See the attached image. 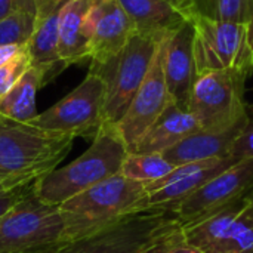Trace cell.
<instances>
[{
	"instance_id": "cell-1",
	"label": "cell",
	"mask_w": 253,
	"mask_h": 253,
	"mask_svg": "<svg viewBox=\"0 0 253 253\" xmlns=\"http://www.w3.org/2000/svg\"><path fill=\"white\" fill-rule=\"evenodd\" d=\"M64 243L104 230L133 213L150 209L145 184L114 175L59 206Z\"/></svg>"
},
{
	"instance_id": "cell-2",
	"label": "cell",
	"mask_w": 253,
	"mask_h": 253,
	"mask_svg": "<svg viewBox=\"0 0 253 253\" xmlns=\"http://www.w3.org/2000/svg\"><path fill=\"white\" fill-rule=\"evenodd\" d=\"M129 154L117 127L102 125L90 147L74 162L56 168L34 182L39 197L50 205L61 206L74 196L93 185L119 175Z\"/></svg>"
},
{
	"instance_id": "cell-3",
	"label": "cell",
	"mask_w": 253,
	"mask_h": 253,
	"mask_svg": "<svg viewBox=\"0 0 253 253\" xmlns=\"http://www.w3.org/2000/svg\"><path fill=\"white\" fill-rule=\"evenodd\" d=\"M182 228L172 211L150 208L67 243L58 253H162L184 242Z\"/></svg>"
},
{
	"instance_id": "cell-4",
	"label": "cell",
	"mask_w": 253,
	"mask_h": 253,
	"mask_svg": "<svg viewBox=\"0 0 253 253\" xmlns=\"http://www.w3.org/2000/svg\"><path fill=\"white\" fill-rule=\"evenodd\" d=\"M74 138L0 116V170L39 179L71 151Z\"/></svg>"
},
{
	"instance_id": "cell-5",
	"label": "cell",
	"mask_w": 253,
	"mask_h": 253,
	"mask_svg": "<svg viewBox=\"0 0 253 253\" xmlns=\"http://www.w3.org/2000/svg\"><path fill=\"white\" fill-rule=\"evenodd\" d=\"M162 42L135 33L123 49L104 62H90L89 71L105 84L104 125L116 126L145 80Z\"/></svg>"
},
{
	"instance_id": "cell-6",
	"label": "cell",
	"mask_w": 253,
	"mask_h": 253,
	"mask_svg": "<svg viewBox=\"0 0 253 253\" xmlns=\"http://www.w3.org/2000/svg\"><path fill=\"white\" fill-rule=\"evenodd\" d=\"M62 236L64 219L59 206L42 200L33 184L30 191L0 219V253L49 249L64 243Z\"/></svg>"
},
{
	"instance_id": "cell-7",
	"label": "cell",
	"mask_w": 253,
	"mask_h": 253,
	"mask_svg": "<svg viewBox=\"0 0 253 253\" xmlns=\"http://www.w3.org/2000/svg\"><path fill=\"white\" fill-rule=\"evenodd\" d=\"M194 30L196 76L208 71L231 70L251 77L253 49L248 24L216 21L203 16L190 19Z\"/></svg>"
},
{
	"instance_id": "cell-8",
	"label": "cell",
	"mask_w": 253,
	"mask_h": 253,
	"mask_svg": "<svg viewBox=\"0 0 253 253\" xmlns=\"http://www.w3.org/2000/svg\"><path fill=\"white\" fill-rule=\"evenodd\" d=\"M242 73L224 70L196 76L188 111L205 130H225L249 119Z\"/></svg>"
},
{
	"instance_id": "cell-9",
	"label": "cell",
	"mask_w": 253,
	"mask_h": 253,
	"mask_svg": "<svg viewBox=\"0 0 253 253\" xmlns=\"http://www.w3.org/2000/svg\"><path fill=\"white\" fill-rule=\"evenodd\" d=\"M104 105L105 84L98 74L89 71L76 89L30 123L71 138L93 139L104 125Z\"/></svg>"
},
{
	"instance_id": "cell-10",
	"label": "cell",
	"mask_w": 253,
	"mask_h": 253,
	"mask_svg": "<svg viewBox=\"0 0 253 253\" xmlns=\"http://www.w3.org/2000/svg\"><path fill=\"white\" fill-rule=\"evenodd\" d=\"M252 188L253 159L242 160L178 203L172 212L182 225H188L246 199Z\"/></svg>"
},
{
	"instance_id": "cell-11",
	"label": "cell",
	"mask_w": 253,
	"mask_h": 253,
	"mask_svg": "<svg viewBox=\"0 0 253 253\" xmlns=\"http://www.w3.org/2000/svg\"><path fill=\"white\" fill-rule=\"evenodd\" d=\"M163 42L160 43L150 71L133 96L127 111L116 125L117 132L129 153L135 150L147 130L154 125L172 101L163 71Z\"/></svg>"
},
{
	"instance_id": "cell-12",
	"label": "cell",
	"mask_w": 253,
	"mask_h": 253,
	"mask_svg": "<svg viewBox=\"0 0 253 253\" xmlns=\"http://www.w3.org/2000/svg\"><path fill=\"white\" fill-rule=\"evenodd\" d=\"M234 163L236 162L228 156L175 166V169L165 178L145 185L148 193V206L153 209L172 211L178 203L190 197Z\"/></svg>"
},
{
	"instance_id": "cell-13",
	"label": "cell",
	"mask_w": 253,
	"mask_h": 253,
	"mask_svg": "<svg viewBox=\"0 0 253 253\" xmlns=\"http://www.w3.org/2000/svg\"><path fill=\"white\" fill-rule=\"evenodd\" d=\"M90 62H104L119 53L136 33L119 0H93L86 16Z\"/></svg>"
},
{
	"instance_id": "cell-14",
	"label": "cell",
	"mask_w": 253,
	"mask_h": 253,
	"mask_svg": "<svg viewBox=\"0 0 253 253\" xmlns=\"http://www.w3.org/2000/svg\"><path fill=\"white\" fill-rule=\"evenodd\" d=\"M194 30L187 21L163 42V71L172 102L188 110L191 89L196 80Z\"/></svg>"
},
{
	"instance_id": "cell-15",
	"label": "cell",
	"mask_w": 253,
	"mask_h": 253,
	"mask_svg": "<svg viewBox=\"0 0 253 253\" xmlns=\"http://www.w3.org/2000/svg\"><path fill=\"white\" fill-rule=\"evenodd\" d=\"M135 31L157 42L166 40L188 19L179 0H119Z\"/></svg>"
},
{
	"instance_id": "cell-16",
	"label": "cell",
	"mask_w": 253,
	"mask_h": 253,
	"mask_svg": "<svg viewBox=\"0 0 253 253\" xmlns=\"http://www.w3.org/2000/svg\"><path fill=\"white\" fill-rule=\"evenodd\" d=\"M249 119L246 122H242V123H239L230 129H225V130L200 129V130L191 133L190 136H187L185 139H182L173 148L165 151L163 156L173 166H181V165L194 163V162H203V160H209V159L228 157L236 138L240 135L243 127L248 125Z\"/></svg>"
},
{
	"instance_id": "cell-17",
	"label": "cell",
	"mask_w": 253,
	"mask_h": 253,
	"mask_svg": "<svg viewBox=\"0 0 253 253\" xmlns=\"http://www.w3.org/2000/svg\"><path fill=\"white\" fill-rule=\"evenodd\" d=\"M200 129L197 119L188 110L181 108L170 101L132 153L163 154Z\"/></svg>"
},
{
	"instance_id": "cell-18",
	"label": "cell",
	"mask_w": 253,
	"mask_h": 253,
	"mask_svg": "<svg viewBox=\"0 0 253 253\" xmlns=\"http://www.w3.org/2000/svg\"><path fill=\"white\" fill-rule=\"evenodd\" d=\"M93 0H70L59 12V56L64 67L90 62V46L86 33V16Z\"/></svg>"
},
{
	"instance_id": "cell-19",
	"label": "cell",
	"mask_w": 253,
	"mask_h": 253,
	"mask_svg": "<svg viewBox=\"0 0 253 253\" xmlns=\"http://www.w3.org/2000/svg\"><path fill=\"white\" fill-rule=\"evenodd\" d=\"M59 12L36 16L33 33L27 42V50L31 62L46 73L47 83L58 76L61 68H65L59 56V34L58 22Z\"/></svg>"
},
{
	"instance_id": "cell-20",
	"label": "cell",
	"mask_w": 253,
	"mask_h": 253,
	"mask_svg": "<svg viewBox=\"0 0 253 253\" xmlns=\"http://www.w3.org/2000/svg\"><path fill=\"white\" fill-rule=\"evenodd\" d=\"M248 205V197L225 208L219 212L184 225L182 237L184 242L190 246L197 248L202 253H211L215 248H218L225 236L228 234L230 228L236 222L237 216L242 213L245 206Z\"/></svg>"
},
{
	"instance_id": "cell-21",
	"label": "cell",
	"mask_w": 253,
	"mask_h": 253,
	"mask_svg": "<svg viewBox=\"0 0 253 253\" xmlns=\"http://www.w3.org/2000/svg\"><path fill=\"white\" fill-rule=\"evenodd\" d=\"M47 83L46 73L31 64L18 83L0 98V116L30 123L37 117V92Z\"/></svg>"
},
{
	"instance_id": "cell-22",
	"label": "cell",
	"mask_w": 253,
	"mask_h": 253,
	"mask_svg": "<svg viewBox=\"0 0 253 253\" xmlns=\"http://www.w3.org/2000/svg\"><path fill=\"white\" fill-rule=\"evenodd\" d=\"M188 19L194 16L249 24L253 15V0H179Z\"/></svg>"
},
{
	"instance_id": "cell-23",
	"label": "cell",
	"mask_w": 253,
	"mask_h": 253,
	"mask_svg": "<svg viewBox=\"0 0 253 253\" xmlns=\"http://www.w3.org/2000/svg\"><path fill=\"white\" fill-rule=\"evenodd\" d=\"M173 169L175 166L168 159H165L163 154L129 153L122 165L120 175H123L127 179L148 185L165 178Z\"/></svg>"
},
{
	"instance_id": "cell-24",
	"label": "cell",
	"mask_w": 253,
	"mask_h": 253,
	"mask_svg": "<svg viewBox=\"0 0 253 253\" xmlns=\"http://www.w3.org/2000/svg\"><path fill=\"white\" fill-rule=\"evenodd\" d=\"M211 253H253V203L248 205L237 216L222 243Z\"/></svg>"
},
{
	"instance_id": "cell-25",
	"label": "cell",
	"mask_w": 253,
	"mask_h": 253,
	"mask_svg": "<svg viewBox=\"0 0 253 253\" xmlns=\"http://www.w3.org/2000/svg\"><path fill=\"white\" fill-rule=\"evenodd\" d=\"M36 15L30 12H16L0 19V46L25 44L33 33Z\"/></svg>"
},
{
	"instance_id": "cell-26",
	"label": "cell",
	"mask_w": 253,
	"mask_h": 253,
	"mask_svg": "<svg viewBox=\"0 0 253 253\" xmlns=\"http://www.w3.org/2000/svg\"><path fill=\"white\" fill-rule=\"evenodd\" d=\"M31 64L33 62H31V58L25 44L24 49L15 58H12L9 62L0 67V98L18 83V80L31 67Z\"/></svg>"
},
{
	"instance_id": "cell-27",
	"label": "cell",
	"mask_w": 253,
	"mask_h": 253,
	"mask_svg": "<svg viewBox=\"0 0 253 253\" xmlns=\"http://www.w3.org/2000/svg\"><path fill=\"white\" fill-rule=\"evenodd\" d=\"M230 157L237 163L242 160H249L253 159V120L249 119L248 125L243 127V130L240 132V135L236 138L231 151H230Z\"/></svg>"
},
{
	"instance_id": "cell-28",
	"label": "cell",
	"mask_w": 253,
	"mask_h": 253,
	"mask_svg": "<svg viewBox=\"0 0 253 253\" xmlns=\"http://www.w3.org/2000/svg\"><path fill=\"white\" fill-rule=\"evenodd\" d=\"M33 184H34V181L31 184L21 185V187H16V188H12V190L0 193V219L30 191Z\"/></svg>"
},
{
	"instance_id": "cell-29",
	"label": "cell",
	"mask_w": 253,
	"mask_h": 253,
	"mask_svg": "<svg viewBox=\"0 0 253 253\" xmlns=\"http://www.w3.org/2000/svg\"><path fill=\"white\" fill-rule=\"evenodd\" d=\"M16 12H37L36 0H0V19H4Z\"/></svg>"
},
{
	"instance_id": "cell-30",
	"label": "cell",
	"mask_w": 253,
	"mask_h": 253,
	"mask_svg": "<svg viewBox=\"0 0 253 253\" xmlns=\"http://www.w3.org/2000/svg\"><path fill=\"white\" fill-rule=\"evenodd\" d=\"M36 179H31L28 176H19V175H13V173H7L0 170V193L21 187V185H27L31 184Z\"/></svg>"
},
{
	"instance_id": "cell-31",
	"label": "cell",
	"mask_w": 253,
	"mask_h": 253,
	"mask_svg": "<svg viewBox=\"0 0 253 253\" xmlns=\"http://www.w3.org/2000/svg\"><path fill=\"white\" fill-rule=\"evenodd\" d=\"M70 0H36L37 12L36 16L39 15H47L55 10H61Z\"/></svg>"
},
{
	"instance_id": "cell-32",
	"label": "cell",
	"mask_w": 253,
	"mask_h": 253,
	"mask_svg": "<svg viewBox=\"0 0 253 253\" xmlns=\"http://www.w3.org/2000/svg\"><path fill=\"white\" fill-rule=\"evenodd\" d=\"M25 44H4V46H0V67L4 65L6 62H9L12 58H15L24 49Z\"/></svg>"
},
{
	"instance_id": "cell-33",
	"label": "cell",
	"mask_w": 253,
	"mask_h": 253,
	"mask_svg": "<svg viewBox=\"0 0 253 253\" xmlns=\"http://www.w3.org/2000/svg\"><path fill=\"white\" fill-rule=\"evenodd\" d=\"M162 253H202V251H199V249L194 248V246L187 245L185 242H179V243L173 245L172 248L166 249L165 252Z\"/></svg>"
},
{
	"instance_id": "cell-34",
	"label": "cell",
	"mask_w": 253,
	"mask_h": 253,
	"mask_svg": "<svg viewBox=\"0 0 253 253\" xmlns=\"http://www.w3.org/2000/svg\"><path fill=\"white\" fill-rule=\"evenodd\" d=\"M67 243H61L58 246H53V248H49V249H43V251H37V252H28V253H58Z\"/></svg>"
},
{
	"instance_id": "cell-35",
	"label": "cell",
	"mask_w": 253,
	"mask_h": 253,
	"mask_svg": "<svg viewBox=\"0 0 253 253\" xmlns=\"http://www.w3.org/2000/svg\"><path fill=\"white\" fill-rule=\"evenodd\" d=\"M248 27H249V43H251V46H252L253 49V15L252 18H251V21H249V24H248Z\"/></svg>"
},
{
	"instance_id": "cell-36",
	"label": "cell",
	"mask_w": 253,
	"mask_h": 253,
	"mask_svg": "<svg viewBox=\"0 0 253 253\" xmlns=\"http://www.w3.org/2000/svg\"><path fill=\"white\" fill-rule=\"evenodd\" d=\"M248 200H249V202H252V203H253V188L251 190V193L248 194Z\"/></svg>"
},
{
	"instance_id": "cell-37",
	"label": "cell",
	"mask_w": 253,
	"mask_h": 253,
	"mask_svg": "<svg viewBox=\"0 0 253 253\" xmlns=\"http://www.w3.org/2000/svg\"><path fill=\"white\" fill-rule=\"evenodd\" d=\"M252 110H253V107H252Z\"/></svg>"
}]
</instances>
